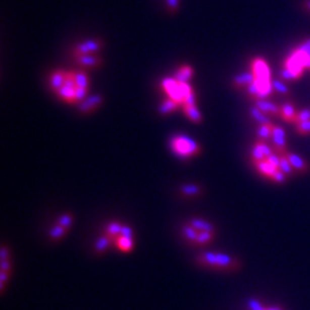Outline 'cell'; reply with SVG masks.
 I'll return each instance as SVG.
<instances>
[{
    "label": "cell",
    "instance_id": "obj_40",
    "mask_svg": "<svg viewBox=\"0 0 310 310\" xmlns=\"http://www.w3.org/2000/svg\"><path fill=\"white\" fill-rule=\"evenodd\" d=\"M267 161L270 163L271 166H274L275 168L279 169V166H280V157H278L277 154H274L272 153L270 157L267 158Z\"/></svg>",
    "mask_w": 310,
    "mask_h": 310
},
{
    "label": "cell",
    "instance_id": "obj_33",
    "mask_svg": "<svg viewBox=\"0 0 310 310\" xmlns=\"http://www.w3.org/2000/svg\"><path fill=\"white\" fill-rule=\"evenodd\" d=\"M213 239V232H208V231H202L199 232L198 238H196L195 242H198V244H206V242L211 241Z\"/></svg>",
    "mask_w": 310,
    "mask_h": 310
},
{
    "label": "cell",
    "instance_id": "obj_3",
    "mask_svg": "<svg viewBox=\"0 0 310 310\" xmlns=\"http://www.w3.org/2000/svg\"><path fill=\"white\" fill-rule=\"evenodd\" d=\"M76 83H75V73L74 71H66V81L64 86L60 90L57 91V93L61 99H64L67 102L76 101Z\"/></svg>",
    "mask_w": 310,
    "mask_h": 310
},
{
    "label": "cell",
    "instance_id": "obj_45",
    "mask_svg": "<svg viewBox=\"0 0 310 310\" xmlns=\"http://www.w3.org/2000/svg\"><path fill=\"white\" fill-rule=\"evenodd\" d=\"M299 47L302 49L303 52H305V53H308L309 56H310V38H308V39H305L302 44H301Z\"/></svg>",
    "mask_w": 310,
    "mask_h": 310
},
{
    "label": "cell",
    "instance_id": "obj_5",
    "mask_svg": "<svg viewBox=\"0 0 310 310\" xmlns=\"http://www.w3.org/2000/svg\"><path fill=\"white\" fill-rule=\"evenodd\" d=\"M102 47L100 40H85L78 44L75 48V56H84V54H94Z\"/></svg>",
    "mask_w": 310,
    "mask_h": 310
},
{
    "label": "cell",
    "instance_id": "obj_8",
    "mask_svg": "<svg viewBox=\"0 0 310 310\" xmlns=\"http://www.w3.org/2000/svg\"><path fill=\"white\" fill-rule=\"evenodd\" d=\"M255 107H257L260 111L268 115H277L280 113V108L277 105L266 99H256L255 101Z\"/></svg>",
    "mask_w": 310,
    "mask_h": 310
},
{
    "label": "cell",
    "instance_id": "obj_10",
    "mask_svg": "<svg viewBox=\"0 0 310 310\" xmlns=\"http://www.w3.org/2000/svg\"><path fill=\"white\" fill-rule=\"evenodd\" d=\"M102 102V97L99 94H93L90 98H86L83 101L79 102L78 108L81 112H90L99 107V105Z\"/></svg>",
    "mask_w": 310,
    "mask_h": 310
},
{
    "label": "cell",
    "instance_id": "obj_1",
    "mask_svg": "<svg viewBox=\"0 0 310 310\" xmlns=\"http://www.w3.org/2000/svg\"><path fill=\"white\" fill-rule=\"evenodd\" d=\"M162 89L167 92L170 99L175 100L177 104H184V100L191 93L192 87L187 83H181L176 78H165L161 82Z\"/></svg>",
    "mask_w": 310,
    "mask_h": 310
},
{
    "label": "cell",
    "instance_id": "obj_42",
    "mask_svg": "<svg viewBox=\"0 0 310 310\" xmlns=\"http://www.w3.org/2000/svg\"><path fill=\"white\" fill-rule=\"evenodd\" d=\"M247 93H248L249 95H252V97H254L255 99H256L257 93H259V90H257L256 85H255V83H252V84H249L248 86H247Z\"/></svg>",
    "mask_w": 310,
    "mask_h": 310
},
{
    "label": "cell",
    "instance_id": "obj_29",
    "mask_svg": "<svg viewBox=\"0 0 310 310\" xmlns=\"http://www.w3.org/2000/svg\"><path fill=\"white\" fill-rule=\"evenodd\" d=\"M122 224L117 223V222H112L111 224L107 225V234L110 237H116L117 234L121 233V230H122Z\"/></svg>",
    "mask_w": 310,
    "mask_h": 310
},
{
    "label": "cell",
    "instance_id": "obj_43",
    "mask_svg": "<svg viewBox=\"0 0 310 310\" xmlns=\"http://www.w3.org/2000/svg\"><path fill=\"white\" fill-rule=\"evenodd\" d=\"M184 105H186V106H194V105H195V94H194V92H191V93L187 95V97L185 98V100H184Z\"/></svg>",
    "mask_w": 310,
    "mask_h": 310
},
{
    "label": "cell",
    "instance_id": "obj_25",
    "mask_svg": "<svg viewBox=\"0 0 310 310\" xmlns=\"http://www.w3.org/2000/svg\"><path fill=\"white\" fill-rule=\"evenodd\" d=\"M232 257L229 256L226 254H216V265L217 267L226 268V267H231L232 265Z\"/></svg>",
    "mask_w": 310,
    "mask_h": 310
},
{
    "label": "cell",
    "instance_id": "obj_23",
    "mask_svg": "<svg viewBox=\"0 0 310 310\" xmlns=\"http://www.w3.org/2000/svg\"><path fill=\"white\" fill-rule=\"evenodd\" d=\"M272 128H274L272 124H261L257 130V136L261 138L262 140L268 139V138L272 136Z\"/></svg>",
    "mask_w": 310,
    "mask_h": 310
},
{
    "label": "cell",
    "instance_id": "obj_31",
    "mask_svg": "<svg viewBox=\"0 0 310 310\" xmlns=\"http://www.w3.org/2000/svg\"><path fill=\"white\" fill-rule=\"evenodd\" d=\"M66 230L64 226H54V228H52L51 230H49V237L53 238V239H59V238L64 237L65 233H66Z\"/></svg>",
    "mask_w": 310,
    "mask_h": 310
},
{
    "label": "cell",
    "instance_id": "obj_2",
    "mask_svg": "<svg viewBox=\"0 0 310 310\" xmlns=\"http://www.w3.org/2000/svg\"><path fill=\"white\" fill-rule=\"evenodd\" d=\"M170 146L174 152L181 158H188L199 153V146L196 142L186 136H177L171 139Z\"/></svg>",
    "mask_w": 310,
    "mask_h": 310
},
{
    "label": "cell",
    "instance_id": "obj_38",
    "mask_svg": "<svg viewBox=\"0 0 310 310\" xmlns=\"http://www.w3.org/2000/svg\"><path fill=\"white\" fill-rule=\"evenodd\" d=\"M271 179L274 182H276V183H284L285 182V179H286V175H285L282 170H279V169H277L276 170V173L272 175V177H271Z\"/></svg>",
    "mask_w": 310,
    "mask_h": 310
},
{
    "label": "cell",
    "instance_id": "obj_44",
    "mask_svg": "<svg viewBox=\"0 0 310 310\" xmlns=\"http://www.w3.org/2000/svg\"><path fill=\"white\" fill-rule=\"evenodd\" d=\"M120 236L127 237V238H132V229L130 228V226L123 225V226H122V230H121Z\"/></svg>",
    "mask_w": 310,
    "mask_h": 310
},
{
    "label": "cell",
    "instance_id": "obj_36",
    "mask_svg": "<svg viewBox=\"0 0 310 310\" xmlns=\"http://www.w3.org/2000/svg\"><path fill=\"white\" fill-rule=\"evenodd\" d=\"M272 86H274V89L277 92H279V93H283V94L288 93L287 85L285 84V83H283L282 81H278V79H276V81L272 82Z\"/></svg>",
    "mask_w": 310,
    "mask_h": 310
},
{
    "label": "cell",
    "instance_id": "obj_47",
    "mask_svg": "<svg viewBox=\"0 0 310 310\" xmlns=\"http://www.w3.org/2000/svg\"><path fill=\"white\" fill-rule=\"evenodd\" d=\"M10 269V261L8 260H2V270L7 271Z\"/></svg>",
    "mask_w": 310,
    "mask_h": 310
},
{
    "label": "cell",
    "instance_id": "obj_46",
    "mask_svg": "<svg viewBox=\"0 0 310 310\" xmlns=\"http://www.w3.org/2000/svg\"><path fill=\"white\" fill-rule=\"evenodd\" d=\"M167 5L171 11H176L179 5V0H167Z\"/></svg>",
    "mask_w": 310,
    "mask_h": 310
},
{
    "label": "cell",
    "instance_id": "obj_19",
    "mask_svg": "<svg viewBox=\"0 0 310 310\" xmlns=\"http://www.w3.org/2000/svg\"><path fill=\"white\" fill-rule=\"evenodd\" d=\"M115 242H116V246L119 247L121 250H124V252H129V250H131L133 247L132 238L120 236V237L115 238Z\"/></svg>",
    "mask_w": 310,
    "mask_h": 310
},
{
    "label": "cell",
    "instance_id": "obj_30",
    "mask_svg": "<svg viewBox=\"0 0 310 310\" xmlns=\"http://www.w3.org/2000/svg\"><path fill=\"white\" fill-rule=\"evenodd\" d=\"M181 191L185 195H196L200 193V187L198 185H194V184H188V185L182 186Z\"/></svg>",
    "mask_w": 310,
    "mask_h": 310
},
{
    "label": "cell",
    "instance_id": "obj_20",
    "mask_svg": "<svg viewBox=\"0 0 310 310\" xmlns=\"http://www.w3.org/2000/svg\"><path fill=\"white\" fill-rule=\"evenodd\" d=\"M250 116L253 117V119L259 122L260 124H271L269 117L267 116V114L261 112L259 110L257 107H253L250 108Z\"/></svg>",
    "mask_w": 310,
    "mask_h": 310
},
{
    "label": "cell",
    "instance_id": "obj_50",
    "mask_svg": "<svg viewBox=\"0 0 310 310\" xmlns=\"http://www.w3.org/2000/svg\"><path fill=\"white\" fill-rule=\"evenodd\" d=\"M305 68H308V69H310V58H309V60L307 61V65H305Z\"/></svg>",
    "mask_w": 310,
    "mask_h": 310
},
{
    "label": "cell",
    "instance_id": "obj_6",
    "mask_svg": "<svg viewBox=\"0 0 310 310\" xmlns=\"http://www.w3.org/2000/svg\"><path fill=\"white\" fill-rule=\"evenodd\" d=\"M272 140L276 146V149L279 150L280 153L285 152L286 148V132L282 127H275L272 128Z\"/></svg>",
    "mask_w": 310,
    "mask_h": 310
},
{
    "label": "cell",
    "instance_id": "obj_4",
    "mask_svg": "<svg viewBox=\"0 0 310 310\" xmlns=\"http://www.w3.org/2000/svg\"><path fill=\"white\" fill-rule=\"evenodd\" d=\"M252 71L256 81H271L270 68L263 59H254L252 61Z\"/></svg>",
    "mask_w": 310,
    "mask_h": 310
},
{
    "label": "cell",
    "instance_id": "obj_28",
    "mask_svg": "<svg viewBox=\"0 0 310 310\" xmlns=\"http://www.w3.org/2000/svg\"><path fill=\"white\" fill-rule=\"evenodd\" d=\"M183 232H184V236L186 237V239L191 240V241H195L196 238H198V234H199V231H196L193 226L190 225V224L184 226Z\"/></svg>",
    "mask_w": 310,
    "mask_h": 310
},
{
    "label": "cell",
    "instance_id": "obj_26",
    "mask_svg": "<svg viewBox=\"0 0 310 310\" xmlns=\"http://www.w3.org/2000/svg\"><path fill=\"white\" fill-rule=\"evenodd\" d=\"M252 158L255 162H260V161H265L266 160V155L263 153L261 145H260V141L256 142V144L254 145V147L252 149Z\"/></svg>",
    "mask_w": 310,
    "mask_h": 310
},
{
    "label": "cell",
    "instance_id": "obj_49",
    "mask_svg": "<svg viewBox=\"0 0 310 310\" xmlns=\"http://www.w3.org/2000/svg\"><path fill=\"white\" fill-rule=\"evenodd\" d=\"M304 6H305V8H307L308 11H310V0H307V2L304 3Z\"/></svg>",
    "mask_w": 310,
    "mask_h": 310
},
{
    "label": "cell",
    "instance_id": "obj_27",
    "mask_svg": "<svg viewBox=\"0 0 310 310\" xmlns=\"http://www.w3.org/2000/svg\"><path fill=\"white\" fill-rule=\"evenodd\" d=\"M110 244H111V237L107 234V236L99 238V239L95 241L94 248L97 252H104V250L106 249L108 246H110Z\"/></svg>",
    "mask_w": 310,
    "mask_h": 310
},
{
    "label": "cell",
    "instance_id": "obj_24",
    "mask_svg": "<svg viewBox=\"0 0 310 310\" xmlns=\"http://www.w3.org/2000/svg\"><path fill=\"white\" fill-rule=\"evenodd\" d=\"M279 170H282L286 176L292 175L293 171H294V169H293V167L291 165V162L288 161V159L286 158V155H285V154L283 155V157H280Z\"/></svg>",
    "mask_w": 310,
    "mask_h": 310
},
{
    "label": "cell",
    "instance_id": "obj_15",
    "mask_svg": "<svg viewBox=\"0 0 310 310\" xmlns=\"http://www.w3.org/2000/svg\"><path fill=\"white\" fill-rule=\"evenodd\" d=\"M193 76V68L191 66H182L175 74V78L181 83H187Z\"/></svg>",
    "mask_w": 310,
    "mask_h": 310
},
{
    "label": "cell",
    "instance_id": "obj_13",
    "mask_svg": "<svg viewBox=\"0 0 310 310\" xmlns=\"http://www.w3.org/2000/svg\"><path fill=\"white\" fill-rule=\"evenodd\" d=\"M280 115L286 122H294L296 117V111L294 105L287 102L280 107Z\"/></svg>",
    "mask_w": 310,
    "mask_h": 310
},
{
    "label": "cell",
    "instance_id": "obj_39",
    "mask_svg": "<svg viewBox=\"0 0 310 310\" xmlns=\"http://www.w3.org/2000/svg\"><path fill=\"white\" fill-rule=\"evenodd\" d=\"M87 93V89H84V87H78L76 86V92H75V95H76V101H83V100L85 99Z\"/></svg>",
    "mask_w": 310,
    "mask_h": 310
},
{
    "label": "cell",
    "instance_id": "obj_14",
    "mask_svg": "<svg viewBox=\"0 0 310 310\" xmlns=\"http://www.w3.org/2000/svg\"><path fill=\"white\" fill-rule=\"evenodd\" d=\"M255 81V76L253 74V71L250 73H242L237 75V76L233 77V84L236 86H248L249 84H252Z\"/></svg>",
    "mask_w": 310,
    "mask_h": 310
},
{
    "label": "cell",
    "instance_id": "obj_17",
    "mask_svg": "<svg viewBox=\"0 0 310 310\" xmlns=\"http://www.w3.org/2000/svg\"><path fill=\"white\" fill-rule=\"evenodd\" d=\"M183 110H184V113H185V115L191 121H193V122L199 123L202 121V115H201V113L198 108L195 107V105L194 106H186V105H184Z\"/></svg>",
    "mask_w": 310,
    "mask_h": 310
},
{
    "label": "cell",
    "instance_id": "obj_9",
    "mask_svg": "<svg viewBox=\"0 0 310 310\" xmlns=\"http://www.w3.org/2000/svg\"><path fill=\"white\" fill-rule=\"evenodd\" d=\"M284 154L286 155L288 161L291 162L293 169L297 171V173H307L308 169H309V166L302 158L299 157L297 154H294V153H284Z\"/></svg>",
    "mask_w": 310,
    "mask_h": 310
},
{
    "label": "cell",
    "instance_id": "obj_35",
    "mask_svg": "<svg viewBox=\"0 0 310 310\" xmlns=\"http://www.w3.org/2000/svg\"><path fill=\"white\" fill-rule=\"evenodd\" d=\"M71 223H73V217L68 215V214H65V215L60 216L58 220V224L60 226H64L65 229H68Z\"/></svg>",
    "mask_w": 310,
    "mask_h": 310
},
{
    "label": "cell",
    "instance_id": "obj_16",
    "mask_svg": "<svg viewBox=\"0 0 310 310\" xmlns=\"http://www.w3.org/2000/svg\"><path fill=\"white\" fill-rule=\"evenodd\" d=\"M190 225L193 226L196 231H199V232H202V231L213 232L214 231V226L211 223H209V222L204 221V220L193 219V220L190 221Z\"/></svg>",
    "mask_w": 310,
    "mask_h": 310
},
{
    "label": "cell",
    "instance_id": "obj_7",
    "mask_svg": "<svg viewBox=\"0 0 310 310\" xmlns=\"http://www.w3.org/2000/svg\"><path fill=\"white\" fill-rule=\"evenodd\" d=\"M284 68L290 69L296 75L297 77H300L304 70V67L302 66V64H301L299 59H297L292 52L290 56L286 58V60L284 61Z\"/></svg>",
    "mask_w": 310,
    "mask_h": 310
},
{
    "label": "cell",
    "instance_id": "obj_48",
    "mask_svg": "<svg viewBox=\"0 0 310 310\" xmlns=\"http://www.w3.org/2000/svg\"><path fill=\"white\" fill-rule=\"evenodd\" d=\"M8 259V252L6 247H3L2 248V260H7Z\"/></svg>",
    "mask_w": 310,
    "mask_h": 310
},
{
    "label": "cell",
    "instance_id": "obj_41",
    "mask_svg": "<svg viewBox=\"0 0 310 310\" xmlns=\"http://www.w3.org/2000/svg\"><path fill=\"white\" fill-rule=\"evenodd\" d=\"M248 305H249L250 310H266V308L263 307L262 303L260 302V301L254 300V299H250L248 301Z\"/></svg>",
    "mask_w": 310,
    "mask_h": 310
},
{
    "label": "cell",
    "instance_id": "obj_34",
    "mask_svg": "<svg viewBox=\"0 0 310 310\" xmlns=\"http://www.w3.org/2000/svg\"><path fill=\"white\" fill-rule=\"evenodd\" d=\"M296 130L300 135H309L310 133V120L304 121V122L297 123L296 124Z\"/></svg>",
    "mask_w": 310,
    "mask_h": 310
},
{
    "label": "cell",
    "instance_id": "obj_18",
    "mask_svg": "<svg viewBox=\"0 0 310 310\" xmlns=\"http://www.w3.org/2000/svg\"><path fill=\"white\" fill-rule=\"evenodd\" d=\"M255 165H256V168L260 173L267 176V177H269V178H271L272 175H274L276 173V170H277V168H275L274 166H271L267 160L255 162Z\"/></svg>",
    "mask_w": 310,
    "mask_h": 310
},
{
    "label": "cell",
    "instance_id": "obj_21",
    "mask_svg": "<svg viewBox=\"0 0 310 310\" xmlns=\"http://www.w3.org/2000/svg\"><path fill=\"white\" fill-rule=\"evenodd\" d=\"M178 105L179 104L176 102L175 100H173V99H170V98L167 99L160 105V107H159V113H160V114H162V115L168 114V113L175 111L176 108L178 107Z\"/></svg>",
    "mask_w": 310,
    "mask_h": 310
},
{
    "label": "cell",
    "instance_id": "obj_32",
    "mask_svg": "<svg viewBox=\"0 0 310 310\" xmlns=\"http://www.w3.org/2000/svg\"><path fill=\"white\" fill-rule=\"evenodd\" d=\"M309 120H310V108H305V110H302L300 113H297L294 122L297 124Z\"/></svg>",
    "mask_w": 310,
    "mask_h": 310
},
{
    "label": "cell",
    "instance_id": "obj_12",
    "mask_svg": "<svg viewBox=\"0 0 310 310\" xmlns=\"http://www.w3.org/2000/svg\"><path fill=\"white\" fill-rule=\"evenodd\" d=\"M66 81V71L57 70L49 77V85L54 91H59L65 84Z\"/></svg>",
    "mask_w": 310,
    "mask_h": 310
},
{
    "label": "cell",
    "instance_id": "obj_11",
    "mask_svg": "<svg viewBox=\"0 0 310 310\" xmlns=\"http://www.w3.org/2000/svg\"><path fill=\"white\" fill-rule=\"evenodd\" d=\"M76 62L84 67H97L101 64V58L95 54H84V56H76Z\"/></svg>",
    "mask_w": 310,
    "mask_h": 310
},
{
    "label": "cell",
    "instance_id": "obj_37",
    "mask_svg": "<svg viewBox=\"0 0 310 310\" xmlns=\"http://www.w3.org/2000/svg\"><path fill=\"white\" fill-rule=\"evenodd\" d=\"M280 76H282L283 79H286V81H292V79L299 78L294 73H293V71H291L290 69H287V68H284L282 70V73H280Z\"/></svg>",
    "mask_w": 310,
    "mask_h": 310
},
{
    "label": "cell",
    "instance_id": "obj_22",
    "mask_svg": "<svg viewBox=\"0 0 310 310\" xmlns=\"http://www.w3.org/2000/svg\"><path fill=\"white\" fill-rule=\"evenodd\" d=\"M75 83H76V86L78 87L87 89V86H89V77L83 71H75Z\"/></svg>",
    "mask_w": 310,
    "mask_h": 310
}]
</instances>
